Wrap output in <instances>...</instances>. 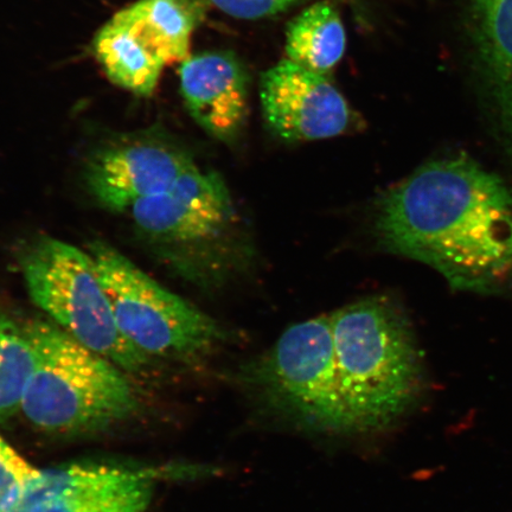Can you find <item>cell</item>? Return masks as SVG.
Segmentation results:
<instances>
[{"mask_svg":"<svg viewBox=\"0 0 512 512\" xmlns=\"http://www.w3.org/2000/svg\"><path fill=\"white\" fill-rule=\"evenodd\" d=\"M332 349L318 433L356 437L393 427L418 405L424 361L392 299L369 297L331 313Z\"/></svg>","mask_w":512,"mask_h":512,"instance_id":"obj_2","label":"cell"},{"mask_svg":"<svg viewBox=\"0 0 512 512\" xmlns=\"http://www.w3.org/2000/svg\"><path fill=\"white\" fill-rule=\"evenodd\" d=\"M248 79L245 67L230 51L190 55L179 68L181 93L192 119L223 142H232L245 126Z\"/></svg>","mask_w":512,"mask_h":512,"instance_id":"obj_11","label":"cell"},{"mask_svg":"<svg viewBox=\"0 0 512 512\" xmlns=\"http://www.w3.org/2000/svg\"><path fill=\"white\" fill-rule=\"evenodd\" d=\"M89 254L119 330L145 355L192 361L228 341L216 320L160 286L110 243L92 242Z\"/></svg>","mask_w":512,"mask_h":512,"instance_id":"obj_6","label":"cell"},{"mask_svg":"<svg viewBox=\"0 0 512 512\" xmlns=\"http://www.w3.org/2000/svg\"><path fill=\"white\" fill-rule=\"evenodd\" d=\"M477 66L512 164V0H466Z\"/></svg>","mask_w":512,"mask_h":512,"instance_id":"obj_12","label":"cell"},{"mask_svg":"<svg viewBox=\"0 0 512 512\" xmlns=\"http://www.w3.org/2000/svg\"><path fill=\"white\" fill-rule=\"evenodd\" d=\"M19 262L32 302L68 335L120 369L149 364L150 357L119 330L91 254L44 236L25 248Z\"/></svg>","mask_w":512,"mask_h":512,"instance_id":"obj_5","label":"cell"},{"mask_svg":"<svg viewBox=\"0 0 512 512\" xmlns=\"http://www.w3.org/2000/svg\"><path fill=\"white\" fill-rule=\"evenodd\" d=\"M163 475L110 465L41 470L9 512H146Z\"/></svg>","mask_w":512,"mask_h":512,"instance_id":"obj_8","label":"cell"},{"mask_svg":"<svg viewBox=\"0 0 512 512\" xmlns=\"http://www.w3.org/2000/svg\"><path fill=\"white\" fill-rule=\"evenodd\" d=\"M35 364L21 411L32 425L57 434L104 430L136 412L123 369L46 320L25 324Z\"/></svg>","mask_w":512,"mask_h":512,"instance_id":"obj_4","label":"cell"},{"mask_svg":"<svg viewBox=\"0 0 512 512\" xmlns=\"http://www.w3.org/2000/svg\"><path fill=\"white\" fill-rule=\"evenodd\" d=\"M128 213L146 239L169 249L189 277L204 285H226L254 265L247 221L226 182L196 162Z\"/></svg>","mask_w":512,"mask_h":512,"instance_id":"obj_3","label":"cell"},{"mask_svg":"<svg viewBox=\"0 0 512 512\" xmlns=\"http://www.w3.org/2000/svg\"><path fill=\"white\" fill-rule=\"evenodd\" d=\"M208 8L206 0H138L96 32L95 59L115 86L151 96L164 69L190 56Z\"/></svg>","mask_w":512,"mask_h":512,"instance_id":"obj_7","label":"cell"},{"mask_svg":"<svg viewBox=\"0 0 512 512\" xmlns=\"http://www.w3.org/2000/svg\"><path fill=\"white\" fill-rule=\"evenodd\" d=\"M194 163L182 147L156 134H138L96 151L86 166V185L102 207L128 213L168 189Z\"/></svg>","mask_w":512,"mask_h":512,"instance_id":"obj_9","label":"cell"},{"mask_svg":"<svg viewBox=\"0 0 512 512\" xmlns=\"http://www.w3.org/2000/svg\"><path fill=\"white\" fill-rule=\"evenodd\" d=\"M34 364V349L25 324L0 315V419L22 408Z\"/></svg>","mask_w":512,"mask_h":512,"instance_id":"obj_14","label":"cell"},{"mask_svg":"<svg viewBox=\"0 0 512 512\" xmlns=\"http://www.w3.org/2000/svg\"><path fill=\"white\" fill-rule=\"evenodd\" d=\"M206 2L230 17L254 21V19L281 14L304 0H206Z\"/></svg>","mask_w":512,"mask_h":512,"instance_id":"obj_16","label":"cell"},{"mask_svg":"<svg viewBox=\"0 0 512 512\" xmlns=\"http://www.w3.org/2000/svg\"><path fill=\"white\" fill-rule=\"evenodd\" d=\"M345 48L342 18L331 3L313 4L288 24L286 59L311 72L328 75L343 59Z\"/></svg>","mask_w":512,"mask_h":512,"instance_id":"obj_13","label":"cell"},{"mask_svg":"<svg viewBox=\"0 0 512 512\" xmlns=\"http://www.w3.org/2000/svg\"><path fill=\"white\" fill-rule=\"evenodd\" d=\"M374 230L387 252L432 267L454 290L494 294L512 283V187L465 153L390 188Z\"/></svg>","mask_w":512,"mask_h":512,"instance_id":"obj_1","label":"cell"},{"mask_svg":"<svg viewBox=\"0 0 512 512\" xmlns=\"http://www.w3.org/2000/svg\"><path fill=\"white\" fill-rule=\"evenodd\" d=\"M260 100L267 125L286 142L335 138L352 125L348 101L328 76L288 59L262 75Z\"/></svg>","mask_w":512,"mask_h":512,"instance_id":"obj_10","label":"cell"},{"mask_svg":"<svg viewBox=\"0 0 512 512\" xmlns=\"http://www.w3.org/2000/svg\"><path fill=\"white\" fill-rule=\"evenodd\" d=\"M40 473L0 435V512L14 508Z\"/></svg>","mask_w":512,"mask_h":512,"instance_id":"obj_15","label":"cell"}]
</instances>
